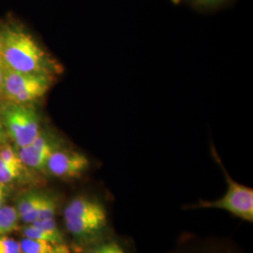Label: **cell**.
Returning <instances> with one entry per match:
<instances>
[{"label": "cell", "instance_id": "1", "mask_svg": "<svg viewBox=\"0 0 253 253\" xmlns=\"http://www.w3.org/2000/svg\"><path fill=\"white\" fill-rule=\"evenodd\" d=\"M109 192L80 193L63 207L64 226L75 246L83 252L116 233Z\"/></svg>", "mask_w": 253, "mask_h": 253}, {"label": "cell", "instance_id": "2", "mask_svg": "<svg viewBox=\"0 0 253 253\" xmlns=\"http://www.w3.org/2000/svg\"><path fill=\"white\" fill-rule=\"evenodd\" d=\"M0 48L6 67L19 73L52 75L59 67L23 26L5 25L0 30Z\"/></svg>", "mask_w": 253, "mask_h": 253}, {"label": "cell", "instance_id": "3", "mask_svg": "<svg viewBox=\"0 0 253 253\" xmlns=\"http://www.w3.org/2000/svg\"><path fill=\"white\" fill-rule=\"evenodd\" d=\"M211 153L216 163L221 168L225 181L227 190L217 200H198V202L185 205L183 210H198V209H218L223 210L243 221L253 223V190L243 184L234 180L227 172L223 163L214 146H211Z\"/></svg>", "mask_w": 253, "mask_h": 253}, {"label": "cell", "instance_id": "4", "mask_svg": "<svg viewBox=\"0 0 253 253\" xmlns=\"http://www.w3.org/2000/svg\"><path fill=\"white\" fill-rule=\"evenodd\" d=\"M53 79L52 75L15 72L5 65L1 98L11 103L31 104L49 91Z\"/></svg>", "mask_w": 253, "mask_h": 253}, {"label": "cell", "instance_id": "5", "mask_svg": "<svg viewBox=\"0 0 253 253\" xmlns=\"http://www.w3.org/2000/svg\"><path fill=\"white\" fill-rule=\"evenodd\" d=\"M2 120L6 133L19 148L30 145L42 132V121L31 104H2Z\"/></svg>", "mask_w": 253, "mask_h": 253}, {"label": "cell", "instance_id": "6", "mask_svg": "<svg viewBox=\"0 0 253 253\" xmlns=\"http://www.w3.org/2000/svg\"><path fill=\"white\" fill-rule=\"evenodd\" d=\"M60 197L51 190H31L18 200L15 207L19 218L30 224L55 217L60 208Z\"/></svg>", "mask_w": 253, "mask_h": 253}, {"label": "cell", "instance_id": "7", "mask_svg": "<svg viewBox=\"0 0 253 253\" xmlns=\"http://www.w3.org/2000/svg\"><path fill=\"white\" fill-rule=\"evenodd\" d=\"M90 165L85 154L63 146L49 157L44 172L60 180H75L88 172Z\"/></svg>", "mask_w": 253, "mask_h": 253}, {"label": "cell", "instance_id": "8", "mask_svg": "<svg viewBox=\"0 0 253 253\" xmlns=\"http://www.w3.org/2000/svg\"><path fill=\"white\" fill-rule=\"evenodd\" d=\"M166 253H244L234 240L228 237L201 236L183 232L172 249Z\"/></svg>", "mask_w": 253, "mask_h": 253}, {"label": "cell", "instance_id": "9", "mask_svg": "<svg viewBox=\"0 0 253 253\" xmlns=\"http://www.w3.org/2000/svg\"><path fill=\"white\" fill-rule=\"evenodd\" d=\"M63 146V141L60 137L52 131L42 129L34 142L19 148L18 155L25 167L37 172H44L49 157Z\"/></svg>", "mask_w": 253, "mask_h": 253}, {"label": "cell", "instance_id": "10", "mask_svg": "<svg viewBox=\"0 0 253 253\" xmlns=\"http://www.w3.org/2000/svg\"><path fill=\"white\" fill-rule=\"evenodd\" d=\"M24 236L40 241H45L54 244H65L66 236L63 231L58 227L55 217L38 220L27 224L23 229Z\"/></svg>", "mask_w": 253, "mask_h": 253}, {"label": "cell", "instance_id": "11", "mask_svg": "<svg viewBox=\"0 0 253 253\" xmlns=\"http://www.w3.org/2000/svg\"><path fill=\"white\" fill-rule=\"evenodd\" d=\"M81 253H138L133 239L129 236L115 234L96 244L84 249Z\"/></svg>", "mask_w": 253, "mask_h": 253}, {"label": "cell", "instance_id": "12", "mask_svg": "<svg viewBox=\"0 0 253 253\" xmlns=\"http://www.w3.org/2000/svg\"><path fill=\"white\" fill-rule=\"evenodd\" d=\"M20 245L23 253H73L72 247L68 243L54 244L25 237Z\"/></svg>", "mask_w": 253, "mask_h": 253}, {"label": "cell", "instance_id": "13", "mask_svg": "<svg viewBox=\"0 0 253 253\" xmlns=\"http://www.w3.org/2000/svg\"><path fill=\"white\" fill-rule=\"evenodd\" d=\"M19 216L16 208L10 206L0 208V236L9 235L18 229Z\"/></svg>", "mask_w": 253, "mask_h": 253}, {"label": "cell", "instance_id": "14", "mask_svg": "<svg viewBox=\"0 0 253 253\" xmlns=\"http://www.w3.org/2000/svg\"><path fill=\"white\" fill-rule=\"evenodd\" d=\"M22 169L4 162L0 159V183L8 185L20 176Z\"/></svg>", "mask_w": 253, "mask_h": 253}, {"label": "cell", "instance_id": "15", "mask_svg": "<svg viewBox=\"0 0 253 253\" xmlns=\"http://www.w3.org/2000/svg\"><path fill=\"white\" fill-rule=\"evenodd\" d=\"M0 159L4 162L9 163L11 165H14L23 170L24 164L22 163L18 152H16L12 147L10 146H5L0 150Z\"/></svg>", "mask_w": 253, "mask_h": 253}, {"label": "cell", "instance_id": "16", "mask_svg": "<svg viewBox=\"0 0 253 253\" xmlns=\"http://www.w3.org/2000/svg\"><path fill=\"white\" fill-rule=\"evenodd\" d=\"M0 253H23L20 241L9 235L0 236Z\"/></svg>", "mask_w": 253, "mask_h": 253}, {"label": "cell", "instance_id": "17", "mask_svg": "<svg viewBox=\"0 0 253 253\" xmlns=\"http://www.w3.org/2000/svg\"><path fill=\"white\" fill-rule=\"evenodd\" d=\"M195 5L203 8H212L223 3L225 0H192Z\"/></svg>", "mask_w": 253, "mask_h": 253}, {"label": "cell", "instance_id": "18", "mask_svg": "<svg viewBox=\"0 0 253 253\" xmlns=\"http://www.w3.org/2000/svg\"><path fill=\"white\" fill-rule=\"evenodd\" d=\"M9 195V189H8V185H4L0 188V208L6 205L7 198Z\"/></svg>", "mask_w": 253, "mask_h": 253}, {"label": "cell", "instance_id": "19", "mask_svg": "<svg viewBox=\"0 0 253 253\" xmlns=\"http://www.w3.org/2000/svg\"><path fill=\"white\" fill-rule=\"evenodd\" d=\"M4 73H5V63L2 57L1 48H0V98L2 95V88H3V82H4Z\"/></svg>", "mask_w": 253, "mask_h": 253}, {"label": "cell", "instance_id": "20", "mask_svg": "<svg viewBox=\"0 0 253 253\" xmlns=\"http://www.w3.org/2000/svg\"><path fill=\"white\" fill-rule=\"evenodd\" d=\"M6 138V130L3 125V120H2V104L0 103V143L4 142Z\"/></svg>", "mask_w": 253, "mask_h": 253}, {"label": "cell", "instance_id": "21", "mask_svg": "<svg viewBox=\"0 0 253 253\" xmlns=\"http://www.w3.org/2000/svg\"><path fill=\"white\" fill-rule=\"evenodd\" d=\"M171 1H172V3H173V4H175V5H177V4H179V3H180L181 1H182V0H171Z\"/></svg>", "mask_w": 253, "mask_h": 253}, {"label": "cell", "instance_id": "22", "mask_svg": "<svg viewBox=\"0 0 253 253\" xmlns=\"http://www.w3.org/2000/svg\"><path fill=\"white\" fill-rule=\"evenodd\" d=\"M4 185H5V184H1V183H0V188H1L2 186H4Z\"/></svg>", "mask_w": 253, "mask_h": 253}]
</instances>
